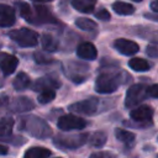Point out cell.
<instances>
[{
    "label": "cell",
    "instance_id": "obj_1",
    "mask_svg": "<svg viewBox=\"0 0 158 158\" xmlns=\"http://www.w3.org/2000/svg\"><path fill=\"white\" fill-rule=\"evenodd\" d=\"M19 130L40 139H46L52 136L51 126L36 115H25L19 121Z\"/></svg>",
    "mask_w": 158,
    "mask_h": 158
},
{
    "label": "cell",
    "instance_id": "obj_2",
    "mask_svg": "<svg viewBox=\"0 0 158 158\" xmlns=\"http://www.w3.org/2000/svg\"><path fill=\"white\" fill-rule=\"evenodd\" d=\"M130 75L125 72H104L95 80V90L99 94H111L117 88L130 80Z\"/></svg>",
    "mask_w": 158,
    "mask_h": 158
},
{
    "label": "cell",
    "instance_id": "obj_3",
    "mask_svg": "<svg viewBox=\"0 0 158 158\" xmlns=\"http://www.w3.org/2000/svg\"><path fill=\"white\" fill-rule=\"evenodd\" d=\"M89 139V133L58 135L53 138V144L60 149H77L84 146Z\"/></svg>",
    "mask_w": 158,
    "mask_h": 158
},
{
    "label": "cell",
    "instance_id": "obj_4",
    "mask_svg": "<svg viewBox=\"0 0 158 158\" xmlns=\"http://www.w3.org/2000/svg\"><path fill=\"white\" fill-rule=\"evenodd\" d=\"M9 37L20 47H35L38 43V35L26 27L10 31Z\"/></svg>",
    "mask_w": 158,
    "mask_h": 158
},
{
    "label": "cell",
    "instance_id": "obj_5",
    "mask_svg": "<svg viewBox=\"0 0 158 158\" xmlns=\"http://www.w3.org/2000/svg\"><path fill=\"white\" fill-rule=\"evenodd\" d=\"M148 96V85L146 84H135L130 86L126 91L125 96V106L127 109H132L146 100Z\"/></svg>",
    "mask_w": 158,
    "mask_h": 158
},
{
    "label": "cell",
    "instance_id": "obj_6",
    "mask_svg": "<svg viewBox=\"0 0 158 158\" xmlns=\"http://www.w3.org/2000/svg\"><path fill=\"white\" fill-rule=\"evenodd\" d=\"M99 105H100V100L99 98L95 96H90L88 99H84L81 101H77L69 105V110L77 114H81V115H94L98 112L99 110Z\"/></svg>",
    "mask_w": 158,
    "mask_h": 158
},
{
    "label": "cell",
    "instance_id": "obj_7",
    "mask_svg": "<svg viewBox=\"0 0 158 158\" xmlns=\"http://www.w3.org/2000/svg\"><path fill=\"white\" fill-rule=\"evenodd\" d=\"M58 128L62 131H74V130H83L86 126V121L75 115H63L57 121Z\"/></svg>",
    "mask_w": 158,
    "mask_h": 158
},
{
    "label": "cell",
    "instance_id": "obj_8",
    "mask_svg": "<svg viewBox=\"0 0 158 158\" xmlns=\"http://www.w3.org/2000/svg\"><path fill=\"white\" fill-rule=\"evenodd\" d=\"M27 22H31V23H57V20L46 6L36 5L35 9L31 10V15H30V19Z\"/></svg>",
    "mask_w": 158,
    "mask_h": 158
},
{
    "label": "cell",
    "instance_id": "obj_9",
    "mask_svg": "<svg viewBox=\"0 0 158 158\" xmlns=\"http://www.w3.org/2000/svg\"><path fill=\"white\" fill-rule=\"evenodd\" d=\"M62 85L60 80L53 75H44L38 78L32 84V90L35 91H43V90H54L59 89Z\"/></svg>",
    "mask_w": 158,
    "mask_h": 158
},
{
    "label": "cell",
    "instance_id": "obj_10",
    "mask_svg": "<svg viewBox=\"0 0 158 158\" xmlns=\"http://www.w3.org/2000/svg\"><path fill=\"white\" fill-rule=\"evenodd\" d=\"M114 47H115V49L117 52H120L123 56H132V54L137 53L138 49H139V46L136 42L126 40V38H117V40H115Z\"/></svg>",
    "mask_w": 158,
    "mask_h": 158
},
{
    "label": "cell",
    "instance_id": "obj_11",
    "mask_svg": "<svg viewBox=\"0 0 158 158\" xmlns=\"http://www.w3.org/2000/svg\"><path fill=\"white\" fill-rule=\"evenodd\" d=\"M130 116L135 122H152L153 109L148 105H141L137 109L131 110Z\"/></svg>",
    "mask_w": 158,
    "mask_h": 158
},
{
    "label": "cell",
    "instance_id": "obj_12",
    "mask_svg": "<svg viewBox=\"0 0 158 158\" xmlns=\"http://www.w3.org/2000/svg\"><path fill=\"white\" fill-rule=\"evenodd\" d=\"M19 65V59L7 53H0V69L4 75H10L15 72Z\"/></svg>",
    "mask_w": 158,
    "mask_h": 158
},
{
    "label": "cell",
    "instance_id": "obj_13",
    "mask_svg": "<svg viewBox=\"0 0 158 158\" xmlns=\"http://www.w3.org/2000/svg\"><path fill=\"white\" fill-rule=\"evenodd\" d=\"M35 109V104L31 99L27 96H19L12 100L11 104H9V110L12 112H26Z\"/></svg>",
    "mask_w": 158,
    "mask_h": 158
},
{
    "label": "cell",
    "instance_id": "obj_14",
    "mask_svg": "<svg viewBox=\"0 0 158 158\" xmlns=\"http://www.w3.org/2000/svg\"><path fill=\"white\" fill-rule=\"evenodd\" d=\"M77 56L79 58L86 59V60H94L98 57V51L95 46L90 42H83L77 48Z\"/></svg>",
    "mask_w": 158,
    "mask_h": 158
},
{
    "label": "cell",
    "instance_id": "obj_15",
    "mask_svg": "<svg viewBox=\"0 0 158 158\" xmlns=\"http://www.w3.org/2000/svg\"><path fill=\"white\" fill-rule=\"evenodd\" d=\"M15 11L7 5H0V27H9L15 23Z\"/></svg>",
    "mask_w": 158,
    "mask_h": 158
},
{
    "label": "cell",
    "instance_id": "obj_16",
    "mask_svg": "<svg viewBox=\"0 0 158 158\" xmlns=\"http://www.w3.org/2000/svg\"><path fill=\"white\" fill-rule=\"evenodd\" d=\"M115 136H116L117 141H120L121 143H123L127 147L132 146L136 139V136L133 132L123 130V128H115Z\"/></svg>",
    "mask_w": 158,
    "mask_h": 158
},
{
    "label": "cell",
    "instance_id": "obj_17",
    "mask_svg": "<svg viewBox=\"0 0 158 158\" xmlns=\"http://www.w3.org/2000/svg\"><path fill=\"white\" fill-rule=\"evenodd\" d=\"M49 156H51V151L48 148L31 147L25 152L23 158H48Z\"/></svg>",
    "mask_w": 158,
    "mask_h": 158
},
{
    "label": "cell",
    "instance_id": "obj_18",
    "mask_svg": "<svg viewBox=\"0 0 158 158\" xmlns=\"http://www.w3.org/2000/svg\"><path fill=\"white\" fill-rule=\"evenodd\" d=\"M96 0H72V5L75 10L84 12V14H89L94 10Z\"/></svg>",
    "mask_w": 158,
    "mask_h": 158
},
{
    "label": "cell",
    "instance_id": "obj_19",
    "mask_svg": "<svg viewBox=\"0 0 158 158\" xmlns=\"http://www.w3.org/2000/svg\"><path fill=\"white\" fill-rule=\"evenodd\" d=\"M14 118L11 117H2L0 118V139H6L5 137H9L14 128Z\"/></svg>",
    "mask_w": 158,
    "mask_h": 158
},
{
    "label": "cell",
    "instance_id": "obj_20",
    "mask_svg": "<svg viewBox=\"0 0 158 158\" xmlns=\"http://www.w3.org/2000/svg\"><path fill=\"white\" fill-rule=\"evenodd\" d=\"M12 85H14L15 90H19V91L20 90H25V89H27L31 85V79H30V77L26 73L20 72L15 77L14 81H12Z\"/></svg>",
    "mask_w": 158,
    "mask_h": 158
},
{
    "label": "cell",
    "instance_id": "obj_21",
    "mask_svg": "<svg viewBox=\"0 0 158 158\" xmlns=\"http://www.w3.org/2000/svg\"><path fill=\"white\" fill-rule=\"evenodd\" d=\"M41 43H42L43 49H46L47 52H54L58 49V41L52 35H48V33L42 35Z\"/></svg>",
    "mask_w": 158,
    "mask_h": 158
},
{
    "label": "cell",
    "instance_id": "obj_22",
    "mask_svg": "<svg viewBox=\"0 0 158 158\" xmlns=\"http://www.w3.org/2000/svg\"><path fill=\"white\" fill-rule=\"evenodd\" d=\"M128 67L135 72H146L151 68V64L143 58H132L128 62Z\"/></svg>",
    "mask_w": 158,
    "mask_h": 158
},
{
    "label": "cell",
    "instance_id": "obj_23",
    "mask_svg": "<svg viewBox=\"0 0 158 158\" xmlns=\"http://www.w3.org/2000/svg\"><path fill=\"white\" fill-rule=\"evenodd\" d=\"M112 9L118 15H131L135 12V7L131 4L123 2V1H116L112 4Z\"/></svg>",
    "mask_w": 158,
    "mask_h": 158
},
{
    "label": "cell",
    "instance_id": "obj_24",
    "mask_svg": "<svg viewBox=\"0 0 158 158\" xmlns=\"http://www.w3.org/2000/svg\"><path fill=\"white\" fill-rule=\"evenodd\" d=\"M106 138H107V137H106V133H105L104 131H96V132H94L91 136H89L88 142H90L91 146L100 148V147H102V146L105 144Z\"/></svg>",
    "mask_w": 158,
    "mask_h": 158
},
{
    "label": "cell",
    "instance_id": "obj_25",
    "mask_svg": "<svg viewBox=\"0 0 158 158\" xmlns=\"http://www.w3.org/2000/svg\"><path fill=\"white\" fill-rule=\"evenodd\" d=\"M75 26L79 27L80 30L83 31H94L96 30V23L90 20V19H86V17H79L75 20Z\"/></svg>",
    "mask_w": 158,
    "mask_h": 158
},
{
    "label": "cell",
    "instance_id": "obj_26",
    "mask_svg": "<svg viewBox=\"0 0 158 158\" xmlns=\"http://www.w3.org/2000/svg\"><path fill=\"white\" fill-rule=\"evenodd\" d=\"M54 98H56V91L54 90H43V91L40 93L37 100H38L40 104L44 105V104H48V102L53 101Z\"/></svg>",
    "mask_w": 158,
    "mask_h": 158
},
{
    "label": "cell",
    "instance_id": "obj_27",
    "mask_svg": "<svg viewBox=\"0 0 158 158\" xmlns=\"http://www.w3.org/2000/svg\"><path fill=\"white\" fill-rule=\"evenodd\" d=\"M33 58H35L36 63H38V64H48V63H52L53 62V58L52 57L46 56V54H43L41 52H36L33 54Z\"/></svg>",
    "mask_w": 158,
    "mask_h": 158
},
{
    "label": "cell",
    "instance_id": "obj_28",
    "mask_svg": "<svg viewBox=\"0 0 158 158\" xmlns=\"http://www.w3.org/2000/svg\"><path fill=\"white\" fill-rule=\"evenodd\" d=\"M89 158H116V156L109 151H98L89 156Z\"/></svg>",
    "mask_w": 158,
    "mask_h": 158
},
{
    "label": "cell",
    "instance_id": "obj_29",
    "mask_svg": "<svg viewBox=\"0 0 158 158\" xmlns=\"http://www.w3.org/2000/svg\"><path fill=\"white\" fill-rule=\"evenodd\" d=\"M95 16H96L99 20H102V21H107V20H110V17H111L110 12H109L107 10H105V9L99 10V11L95 14Z\"/></svg>",
    "mask_w": 158,
    "mask_h": 158
},
{
    "label": "cell",
    "instance_id": "obj_30",
    "mask_svg": "<svg viewBox=\"0 0 158 158\" xmlns=\"http://www.w3.org/2000/svg\"><path fill=\"white\" fill-rule=\"evenodd\" d=\"M148 96H151V98H153V99H156V98L158 96V86H157L156 84L148 86Z\"/></svg>",
    "mask_w": 158,
    "mask_h": 158
},
{
    "label": "cell",
    "instance_id": "obj_31",
    "mask_svg": "<svg viewBox=\"0 0 158 158\" xmlns=\"http://www.w3.org/2000/svg\"><path fill=\"white\" fill-rule=\"evenodd\" d=\"M147 54L151 56L152 58H156L158 56V49L156 46H148L147 47Z\"/></svg>",
    "mask_w": 158,
    "mask_h": 158
},
{
    "label": "cell",
    "instance_id": "obj_32",
    "mask_svg": "<svg viewBox=\"0 0 158 158\" xmlns=\"http://www.w3.org/2000/svg\"><path fill=\"white\" fill-rule=\"evenodd\" d=\"M6 105H9V98L6 95H1L0 96V107L6 106Z\"/></svg>",
    "mask_w": 158,
    "mask_h": 158
},
{
    "label": "cell",
    "instance_id": "obj_33",
    "mask_svg": "<svg viewBox=\"0 0 158 158\" xmlns=\"http://www.w3.org/2000/svg\"><path fill=\"white\" fill-rule=\"evenodd\" d=\"M9 153V148L4 144H0V156H6Z\"/></svg>",
    "mask_w": 158,
    "mask_h": 158
},
{
    "label": "cell",
    "instance_id": "obj_34",
    "mask_svg": "<svg viewBox=\"0 0 158 158\" xmlns=\"http://www.w3.org/2000/svg\"><path fill=\"white\" fill-rule=\"evenodd\" d=\"M157 5H158L157 1H152V4H151V9H152L153 12H158V6H157Z\"/></svg>",
    "mask_w": 158,
    "mask_h": 158
},
{
    "label": "cell",
    "instance_id": "obj_35",
    "mask_svg": "<svg viewBox=\"0 0 158 158\" xmlns=\"http://www.w3.org/2000/svg\"><path fill=\"white\" fill-rule=\"evenodd\" d=\"M32 1H35V2H49L52 0H32Z\"/></svg>",
    "mask_w": 158,
    "mask_h": 158
},
{
    "label": "cell",
    "instance_id": "obj_36",
    "mask_svg": "<svg viewBox=\"0 0 158 158\" xmlns=\"http://www.w3.org/2000/svg\"><path fill=\"white\" fill-rule=\"evenodd\" d=\"M135 1H142V0H135Z\"/></svg>",
    "mask_w": 158,
    "mask_h": 158
},
{
    "label": "cell",
    "instance_id": "obj_37",
    "mask_svg": "<svg viewBox=\"0 0 158 158\" xmlns=\"http://www.w3.org/2000/svg\"><path fill=\"white\" fill-rule=\"evenodd\" d=\"M56 158H59V157H56Z\"/></svg>",
    "mask_w": 158,
    "mask_h": 158
},
{
    "label": "cell",
    "instance_id": "obj_38",
    "mask_svg": "<svg viewBox=\"0 0 158 158\" xmlns=\"http://www.w3.org/2000/svg\"><path fill=\"white\" fill-rule=\"evenodd\" d=\"M0 85H1V84H0Z\"/></svg>",
    "mask_w": 158,
    "mask_h": 158
}]
</instances>
